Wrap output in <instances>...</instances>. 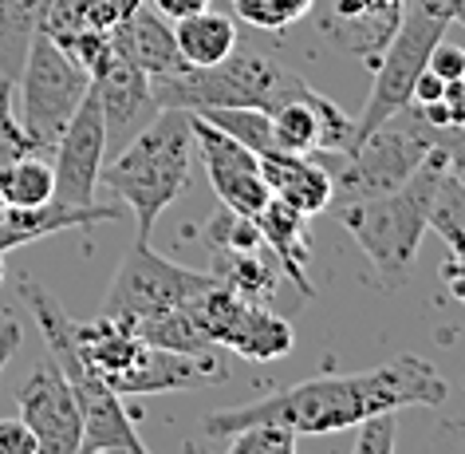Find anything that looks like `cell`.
Instances as JSON below:
<instances>
[{
	"label": "cell",
	"mask_w": 465,
	"mask_h": 454,
	"mask_svg": "<svg viewBox=\"0 0 465 454\" xmlns=\"http://www.w3.org/2000/svg\"><path fill=\"white\" fill-rule=\"evenodd\" d=\"M446 379L422 356H394L379 368L347 371V376H316L296 388L272 391L232 411H217L202 423L205 439H229L241 427L276 423L292 435H335L351 430L375 415H394L402 407H441Z\"/></svg>",
	"instance_id": "1"
},
{
	"label": "cell",
	"mask_w": 465,
	"mask_h": 454,
	"mask_svg": "<svg viewBox=\"0 0 465 454\" xmlns=\"http://www.w3.org/2000/svg\"><path fill=\"white\" fill-rule=\"evenodd\" d=\"M450 174L446 155L434 146L426 162L418 166L402 186L387 194H367V197H347L340 209V221L347 234L359 241L367 261L375 265L382 285H402L411 265L422 246V234L430 229V214H434V197L441 178Z\"/></svg>",
	"instance_id": "2"
},
{
	"label": "cell",
	"mask_w": 465,
	"mask_h": 454,
	"mask_svg": "<svg viewBox=\"0 0 465 454\" xmlns=\"http://www.w3.org/2000/svg\"><path fill=\"white\" fill-rule=\"evenodd\" d=\"M193 170V131H190V111L182 107H162L107 166L99 182H107L123 206L134 214L138 237L154 234V221L166 214L170 202L190 186Z\"/></svg>",
	"instance_id": "3"
},
{
	"label": "cell",
	"mask_w": 465,
	"mask_h": 454,
	"mask_svg": "<svg viewBox=\"0 0 465 454\" xmlns=\"http://www.w3.org/2000/svg\"><path fill=\"white\" fill-rule=\"evenodd\" d=\"M20 297H25V305L32 308V317H36L55 368L72 383L79 419H84V450L79 454H150L143 447V439H138V427L131 423V415H126L123 395H114L107 388V379H103L99 371H91L87 359L79 356L75 320L64 312L60 300L40 281H32V277L20 281Z\"/></svg>",
	"instance_id": "4"
},
{
	"label": "cell",
	"mask_w": 465,
	"mask_h": 454,
	"mask_svg": "<svg viewBox=\"0 0 465 454\" xmlns=\"http://www.w3.org/2000/svg\"><path fill=\"white\" fill-rule=\"evenodd\" d=\"M154 84L158 107H182V111H205V107H252V111H276L284 103L300 99L308 91L304 76L292 72L284 60L269 52H237L213 67H185L178 76L150 79Z\"/></svg>",
	"instance_id": "5"
},
{
	"label": "cell",
	"mask_w": 465,
	"mask_h": 454,
	"mask_svg": "<svg viewBox=\"0 0 465 454\" xmlns=\"http://www.w3.org/2000/svg\"><path fill=\"white\" fill-rule=\"evenodd\" d=\"M16 84H20V126H25L36 155H52L55 138L64 135L75 107L91 91V76L48 32H36Z\"/></svg>",
	"instance_id": "6"
},
{
	"label": "cell",
	"mask_w": 465,
	"mask_h": 454,
	"mask_svg": "<svg viewBox=\"0 0 465 454\" xmlns=\"http://www.w3.org/2000/svg\"><path fill=\"white\" fill-rule=\"evenodd\" d=\"M217 277L202 269H185V265L162 257L150 249L146 237H134V246L126 249L119 261L107 297L99 305V317H119V320H143L154 312L190 305L193 297H202L205 288H213Z\"/></svg>",
	"instance_id": "7"
},
{
	"label": "cell",
	"mask_w": 465,
	"mask_h": 454,
	"mask_svg": "<svg viewBox=\"0 0 465 454\" xmlns=\"http://www.w3.org/2000/svg\"><path fill=\"white\" fill-rule=\"evenodd\" d=\"M430 150H434V126L422 123V115L414 107H402L379 131H371L351 155H343L340 178H331L335 194L343 202L347 197L387 194L422 166Z\"/></svg>",
	"instance_id": "8"
},
{
	"label": "cell",
	"mask_w": 465,
	"mask_h": 454,
	"mask_svg": "<svg viewBox=\"0 0 465 454\" xmlns=\"http://www.w3.org/2000/svg\"><path fill=\"white\" fill-rule=\"evenodd\" d=\"M446 28H450L446 20L430 16V13H422V8H406L394 40L387 44V52H382L379 64H375V84H371V96L363 103V111H359V119H355L351 150L363 143L371 131H379L391 115H399L406 103H411V91L418 84V76L426 72L430 52H434V44L446 36ZM351 150H347V155H351Z\"/></svg>",
	"instance_id": "9"
},
{
	"label": "cell",
	"mask_w": 465,
	"mask_h": 454,
	"mask_svg": "<svg viewBox=\"0 0 465 454\" xmlns=\"http://www.w3.org/2000/svg\"><path fill=\"white\" fill-rule=\"evenodd\" d=\"M190 312L197 320V328L209 340V348H232L241 359H252V364H272L292 352L296 332L281 312L264 308L261 300H245L237 297L225 285L205 288L202 297L190 300Z\"/></svg>",
	"instance_id": "10"
},
{
	"label": "cell",
	"mask_w": 465,
	"mask_h": 454,
	"mask_svg": "<svg viewBox=\"0 0 465 454\" xmlns=\"http://www.w3.org/2000/svg\"><path fill=\"white\" fill-rule=\"evenodd\" d=\"M52 178H55V202L64 206H91L99 190V174L107 162V126L95 91H87L75 107L72 123L52 146Z\"/></svg>",
	"instance_id": "11"
},
{
	"label": "cell",
	"mask_w": 465,
	"mask_h": 454,
	"mask_svg": "<svg viewBox=\"0 0 465 454\" xmlns=\"http://www.w3.org/2000/svg\"><path fill=\"white\" fill-rule=\"evenodd\" d=\"M20 419L36 435L40 454H79L84 450V419H79V403L72 395V383L55 368V359H44L36 371L25 379L16 395Z\"/></svg>",
	"instance_id": "12"
},
{
	"label": "cell",
	"mask_w": 465,
	"mask_h": 454,
	"mask_svg": "<svg viewBox=\"0 0 465 454\" xmlns=\"http://www.w3.org/2000/svg\"><path fill=\"white\" fill-rule=\"evenodd\" d=\"M190 131H193V150H202L209 186H213V194L221 197V206L252 217L272 197L269 186H264L257 155H252L249 146H241L232 135H225L221 126L202 119L197 111H190Z\"/></svg>",
	"instance_id": "13"
},
{
	"label": "cell",
	"mask_w": 465,
	"mask_h": 454,
	"mask_svg": "<svg viewBox=\"0 0 465 454\" xmlns=\"http://www.w3.org/2000/svg\"><path fill=\"white\" fill-rule=\"evenodd\" d=\"M312 13H316L320 36L335 52L375 67L402 25L406 0H316Z\"/></svg>",
	"instance_id": "14"
},
{
	"label": "cell",
	"mask_w": 465,
	"mask_h": 454,
	"mask_svg": "<svg viewBox=\"0 0 465 454\" xmlns=\"http://www.w3.org/2000/svg\"><path fill=\"white\" fill-rule=\"evenodd\" d=\"M91 91H95L99 111H103V126H107V155H119V150L162 111L158 99H154L150 76L138 72L134 64H126L119 52H111L107 64L91 76Z\"/></svg>",
	"instance_id": "15"
},
{
	"label": "cell",
	"mask_w": 465,
	"mask_h": 454,
	"mask_svg": "<svg viewBox=\"0 0 465 454\" xmlns=\"http://www.w3.org/2000/svg\"><path fill=\"white\" fill-rule=\"evenodd\" d=\"M229 379V368L209 352H170V348L146 344L134 368L111 383L114 395H162V391H193L217 388Z\"/></svg>",
	"instance_id": "16"
},
{
	"label": "cell",
	"mask_w": 465,
	"mask_h": 454,
	"mask_svg": "<svg viewBox=\"0 0 465 454\" xmlns=\"http://www.w3.org/2000/svg\"><path fill=\"white\" fill-rule=\"evenodd\" d=\"M111 48L119 52L126 64H134L138 72H146L150 79L185 72L178 40H173V25L146 5L131 8V13L111 28Z\"/></svg>",
	"instance_id": "17"
},
{
	"label": "cell",
	"mask_w": 465,
	"mask_h": 454,
	"mask_svg": "<svg viewBox=\"0 0 465 454\" xmlns=\"http://www.w3.org/2000/svg\"><path fill=\"white\" fill-rule=\"evenodd\" d=\"M264 186L272 197H281L284 206H292L296 214L316 217L331 206L335 197V182L328 166H320L316 155H288V150H264L257 155Z\"/></svg>",
	"instance_id": "18"
},
{
	"label": "cell",
	"mask_w": 465,
	"mask_h": 454,
	"mask_svg": "<svg viewBox=\"0 0 465 454\" xmlns=\"http://www.w3.org/2000/svg\"><path fill=\"white\" fill-rule=\"evenodd\" d=\"M252 221H257L264 249L276 257V265L284 269V277L312 300V297H316V288H312V281H308V261H312L308 217L296 214L292 206H284L281 197H269V202L252 214Z\"/></svg>",
	"instance_id": "19"
},
{
	"label": "cell",
	"mask_w": 465,
	"mask_h": 454,
	"mask_svg": "<svg viewBox=\"0 0 465 454\" xmlns=\"http://www.w3.org/2000/svg\"><path fill=\"white\" fill-rule=\"evenodd\" d=\"M114 217H119V206H103V202L64 206V202H55V197L36 209H5V214H0V253L20 249V246H28V241H40L52 234H64V229L95 226V221H114Z\"/></svg>",
	"instance_id": "20"
},
{
	"label": "cell",
	"mask_w": 465,
	"mask_h": 454,
	"mask_svg": "<svg viewBox=\"0 0 465 454\" xmlns=\"http://www.w3.org/2000/svg\"><path fill=\"white\" fill-rule=\"evenodd\" d=\"M173 40L185 67H213L237 48V20L202 8L185 20H173Z\"/></svg>",
	"instance_id": "21"
},
{
	"label": "cell",
	"mask_w": 465,
	"mask_h": 454,
	"mask_svg": "<svg viewBox=\"0 0 465 454\" xmlns=\"http://www.w3.org/2000/svg\"><path fill=\"white\" fill-rule=\"evenodd\" d=\"M48 0H0V79H13L25 67L28 44L40 32Z\"/></svg>",
	"instance_id": "22"
},
{
	"label": "cell",
	"mask_w": 465,
	"mask_h": 454,
	"mask_svg": "<svg viewBox=\"0 0 465 454\" xmlns=\"http://www.w3.org/2000/svg\"><path fill=\"white\" fill-rule=\"evenodd\" d=\"M0 197L8 209H36L48 206L55 197V178H52V162L40 155H25L16 162H8L0 170Z\"/></svg>",
	"instance_id": "23"
},
{
	"label": "cell",
	"mask_w": 465,
	"mask_h": 454,
	"mask_svg": "<svg viewBox=\"0 0 465 454\" xmlns=\"http://www.w3.org/2000/svg\"><path fill=\"white\" fill-rule=\"evenodd\" d=\"M225 288H232L237 297L245 300H269L276 293V269L264 261V249H252V253H213V269Z\"/></svg>",
	"instance_id": "24"
},
{
	"label": "cell",
	"mask_w": 465,
	"mask_h": 454,
	"mask_svg": "<svg viewBox=\"0 0 465 454\" xmlns=\"http://www.w3.org/2000/svg\"><path fill=\"white\" fill-rule=\"evenodd\" d=\"M131 324H134V332L154 348H170V352H209V340L202 336V328H197L190 305L154 312V317H143Z\"/></svg>",
	"instance_id": "25"
},
{
	"label": "cell",
	"mask_w": 465,
	"mask_h": 454,
	"mask_svg": "<svg viewBox=\"0 0 465 454\" xmlns=\"http://www.w3.org/2000/svg\"><path fill=\"white\" fill-rule=\"evenodd\" d=\"M197 115L209 119L213 126H221L225 135H232L241 146H249L252 155L276 150L269 111H252V107H205V111H197Z\"/></svg>",
	"instance_id": "26"
},
{
	"label": "cell",
	"mask_w": 465,
	"mask_h": 454,
	"mask_svg": "<svg viewBox=\"0 0 465 454\" xmlns=\"http://www.w3.org/2000/svg\"><path fill=\"white\" fill-rule=\"evenodd\" d=\"M312 5L316 0H232L241 25L261 28V32H284L300 25V20L312 16Z\"/></svg>",
	"instance_id": "27"
},
{
	"label": "cell",
	"mask_w": 465,
	"mask_h": 454,
	"mask_svg": "<svg viewBox=\"0 0 465 454\" xmlns=\"http://www.w3.org/2000/svg\"><path fill=\"white\" fill-rule=\"evenodd\" d=\"M430 229H438L446 237L450 249L465 246V178L446 174L434 197V214H430Z\"/></svg>",
	"instance_id": "28"
},
{
	"label": "cell",
	"mask_w": 465,
	"mask_h": 454,
	"mask_svg": "<svg viewBox=\"0 0 465 454\" xmlns=\"http://www.w3.org/2000/svg\"><path fill=\"white\" fill-rule=\"evenodd\" d=\"M205 241H209V249H213V253H252V249H264L257 221L245 217V214H237V209H225V206H221V214L209 221Z\"/></svg>",
	"instance_id": "29"
},
{
	"label": "cell",
	"mask_w": 465,
	"mask_h": 454,
	"mask_svg": "<svg viewBox=\"0 0 465 454\" xmlns=\"http://www.w3.org/2000/svg\"><path fill=\"white\" fill-rule=\"evenodd\" d=\"M296 439L288 427L276 423H257V427H241L237 435H229L225 454H296Z\"/></svg>",
	"instance_id": "30"
},
{
	"label": "cell",
	"mask_w": 465,
	"mask_h": 454,
	"mask_svg": "<svg viewBox=\"0 0 465 454\" xmlns=\"http://www.w3.org/2000/svg\"><path fill=\"white\" fill-rule=\"evenodd\" d=\"M25 155H36V150H32L25 126L13 115V79H0V170Z\"/></svg>",
	"instance_id": "31"
},
{
	"label": "cell",
	"mask_w": 465,
	"mask_h": 454,
	"mask_svg": "<svg viewBox=\"0 0 465 454\" xmlns=\"http://www.w3.org/2000/svg\"><path fill=\"white\" fill-rule=\"evenodd\" d=\"M359 439L351 454H394V442H399V427H394V415H375L367 423H359Z\"/></svg>",
	"instance_id": "32"
},
{
	"label": "cell",
	"mask_w": 465,
	"mask_h": 454,
	"mask_svg": "<svg viewBox=\"0 0 465 454\" xmlns=\"http://www.w3.org/2000/svg\"><path fill=\"white\" fill-rule=\"evenodd\" d=\"M426 67L438 79H446V84H450V79H465V48H461V44H450L446 36H441L434 44V52H430Z\"/></svg>",
	"instance_id": "33"
},
{
	"label": "cell",
	"mask_w": 465,
	"mask_h": 454,
	"mask_svg": "<svg viewBox=\"0 0 465 454\" xmlns=\"http://www.w3.org/2000/svg\"><path fill=\"white\" fill-rule=\"evenodd\" d=\"M0 454H40L36 435L28 430L25 419H0Z\"/></svg>",
	"instance_id": "34"
},
{
	"label": "cell",
	"mask_w": 465,
	"mask_h": 454,
	"mask_svg": "<svg viewBox=\"0 0 465 454\" xmlns=\"http://www.w3.org/2000/svg\"><path fill=\"white\" fill-rule=\"evenodd\" d=\"M434 146L441 150V155H446L450 174L465 178V123H458V126H441V131H434Z\"/></svg>",
	"instance_id": "35"
},
{
	"label": "cell",
	"mask_w": 465,
	"mask_h": 454,
	"mask_svg": "<svg viewBox=\"0 0 465 454\" xmlns=\"http://www.w3.org/2000/svg\"><path fill=\"white\" fill-rule=\"evenodd\" d=\"M430 454H465V423H441Z\"/></svg>",
	"instance_id": "36"
},
{
	"label": "cell",
	"mask_w": 465,
	"mask_h": 454,
	"mask_svg": "<svg viewBox=\"0 0 465 454\" xmlns=\"http://www.w3.org/2000/svg\"><path fill=\"white\" fill-rule=\"evenodd\" d=\"M414 8L446 20V25H461L465 28V0H414Z\"/></svg>",
	"instance_id": "37"
},
{
	"label": "cell",
	"mask_w": 465,
	"mask_h": 454,
	"mask_svg": "<svg viewBox=\"0 0 465 454\" xmlns=\"http://www.w3.org/2000/svg\"><path fill=\"white\" fill-rule=\"evenodd\" d=\"M150 8L173 25V20H185V16H193V13H202V8H209V0H150Z\"/></svg>",
	"instance_id": "38"
},
{
	"label": "cell",
	"mask_w": 465,
	"mask_h": 454,
	"mask_svg": "<svg viewBox=\"0 0 465 454\" xmlns=\"http://www.w3.org/2000/svg\"><path fill=\"white\" fill-rule=\"evenodd\" d=\"M441 91H446V79H438L434 72H426L418 76V84H414V91H411V107H426V103H434V99H441Z\"/></svg>",
	"instance_id": "39"
},
{
	"label": "cell",
	"mask_w": 465,
	"mask_h": 454,
	"mask_svg": "<svg viewBox=\"0 0 465 454\" xmlns=\"http://www.w3.org/2000/svg\"><path fill=\"white\" fill-rule=\"evenodd\" d=\"M16 348H20V324L13 317H5L0 320V371L8 368V359L16 356Z\"/></svg>",
	"instance_id": "40"
},
{
	"label": "cell",
	"mask_w": 465,
	"mask_h": 454,
	"mask_svg": "<svg viewBox=\"0 0 465 454\" xmlns=\"http://www.w3.org/2000/svg\"><path fill=\"white\" fill-rule=\"evenodd\" d=\"M0 285H5V257H0Z\"/></svg>",
	"instance_id": "41"
},
{
	"label": "cell",
	"mask_w": 465,
	"mask_h": 454,
	"mask_svg": "<svg viewBox=\"0 0 465 454\" xmlns=\"http://www.w3.org/2000/svg\"><path fill=\"white\" fill-rule=\"evenodd\" d=\"M185 454H193V447H185Z\"/></svg>",
	"instance_id": "42"
},
{
	"label": "cell",
	"mask_w": 465,
	"mask_h": 454,
	"mask_svg": "<svg viewBox=\"0 0 465 454\" xmlns=\"http://www.w3.org/2000/svg\"><path fill=\"white\" fill-rule=\"evenodd\" d=\"M461 84H465V79H461Z\"/></svg>",
	"instance_id": "43"
}]
</instances>
